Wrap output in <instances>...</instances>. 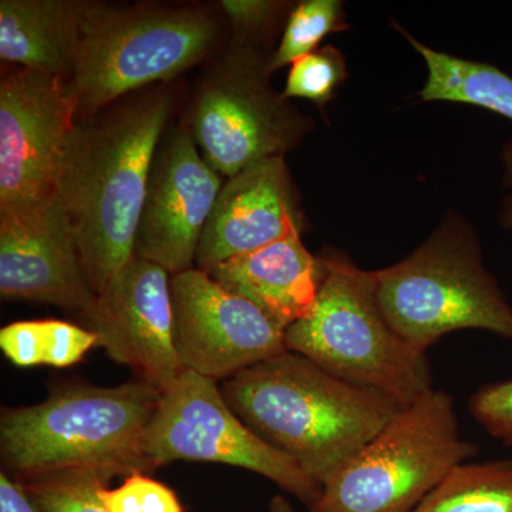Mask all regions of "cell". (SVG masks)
Masks as SVG:
<instances>
[{
    "mask_svg": "<svg viewBox=\"0 0 512 512\" xmlns=\"http://www.w3.org/2000/svg\"><path fill=\"white\" fill-rule=\"evenodd\" d=\"M174 101L167 84L147 87L77 119L69 138L56 202L96 295L136 256L148 174Z\"/></svg>",
    "mask_w": 512,
    "mask_h": 512,
    "instance_id": "1",
    "label": "cell"
},
{
    "mask_svg": "<svg viewBox=\"0 0 512 512\" xmlns=\"http://www.w3.org/2000/svg\"><path fill=\"white\" fill-rule=\"evenodd\" d=\"M221 392L249 429L320 485L403 409L289 350L225 380Z\"/></svg>",
    "mask_w": 512,
    "mask_h": 512,
    "instance_id": "2",
    "label": "cell"
},
{
    "mask_svg": "<svg viewBox=\"0 0 512 512\" xmlns=\"http://www.w3.org/2000/svg\"><path fill=\"white\" fill-rule=\"evenodd\" d=\"M163 392L138 380L113 387L73 384L35 406L3 409L0 451L16 480L66 471L109 478L153 470L148 426Z\"/></svg>",
    "mask_w": 512,
    "mask_h": 512,
    "instance_id": "3",
    "label": "cell"
},
{
    "mask_svg": "<svg viewBox=\"0 0 512 512\" xmlns=\"http://www.w3.org/2000/svg\"><path fill=\"white\" fill-rule=\"evenodd\" d=\"M220 39V20L204 6L87 2L69 80L77 119L153 84L173 82L207 60Z\"/></svg>",
    "mask_w": 512,
    "mask_h": 512,
    "instance_id": "4",
    "label": "cell"
},
{
    "mask_svg": "<svg viewBox=\"0 0 512 512\" xmlns=\"http://www.w3.org/2000/svg\"><path fill=\"white\" fill-rule=\"evenodd\" d=\"M323 265L311 311L285 330L286 349L403 407L433 389L426 353L410 346L383 315L373 272L340 256H325Z\"/></svg>",
    "mask_w": 512,
    "mask_h": 512,
    "instance_id": "5",
    "label": "cell"
},
{
    "mask_svg": "<svg viewBox=\"0 0 512 512\" xmlns=\"http://www.w3.org/2000/svg\"><path fill=\"white\" fill-rule=\"evenodd\" d=\"M372 272L387 322L420 352L463 329L512 340L510 303L485 269L476 234L463 222H444L402 262Z\"/></svg>",
    "mask_w": 512,
    "mask_h": 512,
    "instance_id": "6",
    "label": "cell"
},
{
    "mask_svg": "<svg viewBox=\"0 0 512 512\" xmlns=\"http://www.w3.org/2000/svg\"><path fill=\"white\" fill-rule=\"evenodd\" d=\"M478 447L464 440L454 400L431 389L403 407L322 485L311 512H413Z\"/></svg>",
    "mask_w": 512,
    "mask_h": 512,
    "instance_id": "7",
    "label": "cell"
},
{
    "mask_svg": "<svg viewBox=\"0 0 512 512\" xmlns=\"http://www.w3.org/2000/svg\"><path fill=\"white\" fill-rule=\"evenodd\" d=\"M271 56L262 47L229 42L202 74L181 121L225 180L265 158L285 156L311 127L272 87Z\"/></svg>",
    "mask_w": 512,
    "mask_h": 512,
    "instance_id": "8",
    "label": "cell"
},
{
    "mask_svg": "<svg viewBox=\"0 0 512 512\" xmlns=\"http://www.w3.org/2000/svg\"><path fill=\"white\" fill-rule=\"evenodd\" d=\"M146 454L153 470L183 460L244 468L268 478L308 508L322 494V485L232 412L218 382L191 370H184L163 392L148 426Z\"/></svg>",
    "mask_w": 512,
    "mask_h": 512,
    "instance_id": "9",
    "label": "cell"
},
{
    "mask_svg": "<svg viewBox=\"0 0 512 512\" xmlns=\"http://www.w3.org/2000/svg\"><path fill=\"white\" fill-rule=\"evenodd\" d=\"M77 113L69 80L3 64L0 217L33 214L55 204Z\"/></svg>",
    "mask_w": 512,
    "mask_h": 512,
    "instance_id": "10",
    "label": "cell"
},
{
    "mask_svg": "<svg viewBox=\"0 0 512 512\" xmlns=\"http://www.w3.org/2000/svg\"><path fill=\"white\" fill-rule=\"evenodd\" d=\"M174 348L184 370L220 383L286 352L285 330L194 268L171 276Z\"/></svg>",
    "mask_w": 512,
    "mask_h": 512,
    "instance_id": "11",
    "label": "cell"
},
{
    "mask_svg": "<svg viewBox=\"0 0 512 512\" xmlns=\"http://www.w3.org/2000/svg\"><path fill=\"white\" fill-rule=\"evenodd\" d=\"M222 177L205 161L183 123L158 144L138 221L136 256L171 276L195 268Z\"/></svg>",
    "mask_w": 512,
    "mask_h": 512,
    "instance_id": "12",
    "label": "cell"
},
{
    "mask_svg": "<svg viewBox=\"0 0 512 512\" xmlns=\"http://www.w3.org/2000/svg\"><path fill=\"white\" fill-rule=\"evenodd\" d=\"M96 296L84 323L100 348L161 392L170 389L184 372L174 348L171 275L134 256Z\"/></svg>",
    "mask_w": 512,
    "mask_h": 512,
    "instance_id": "13",
    "label": "cell"
},
{
    "mask_svg": "<svg viewBox=\"0 0 512 512\" xmlns=\"http://www.w3.org/2000/svg\"><path fill=\"white\" fill-rule=\"evenodd\" d=\"M0 293L57 306L84 322L92 315L97 296L57 202L33 214L0 217Z\"/></svg>",
    "mask_w": 512,
    "mask_h": 512,
    "instance_id": "14",
    "label": "cell"
},
{
    "mask_svg": "<svg viewBox=\"0 0 512 512\" xmlns=\"http://www.w3.org/2000/svg\"><path fill=\"white\" fill-rule=\"evenodd\" d=\"M303 215L285 157L249 165L222 185L198 245L195 268L248 254L302 229Z\"/></svg>",
    "mask_w": 512,
    "mask_h": 512,
    "instance_id": "15",
    "label": "cell"
},
{
    "mask_svg": "<svg viewBox=\"0 0 512 512\" xmlns=\"http://www.w3.org/2000/svg\"><path fill=\"white\" fill-rule=\"evenodd\" d=\"M295 229L272 244L235 256L207 274L227 291L254 303L281 329L305 318L322 285L325 265Z\"/></svg>",
    "mask_w": 512,
    "mask_h": 512,
    "instance_id": "16",
    "label": "cell"
},
{
    "mask_svg": "<svg viewBox=\"0 0 512 512\" xmlns=\"http://www.w3.org/2000/svg\"><path fill=\"white\" fill-rule=\"evenodd\" d=\"M86 3L82 0H2L3 64L70 80Z\"/></svg>",
    "mask_w": 512,
    "mask_h": 512,
    "instance_id": "17",
    "label": "cell"
},
{
    "mask_svg": "<svg viewBox=\"0 0 512 512\" xmlns=\"http://www.w3.org/2000/svg\"><path fill=\"white\" fill-rule=\"evenodd\" d=\"M404 36L423 57L429 70L427 82L420 92L421 99L473 104L512 121L510 74L493 64L473 62L436 52L417 42L409 33H404ZM501 161L504 164V185L507 195L501 208L500 222L504 228L512 231V143L505 144L501 151Z\"/></svg>",
    "mask_w": 512,
    "mask_h": 512,
    "instance_id": "18",
    "label": "cell"
},
{
    "mask_svg": "<svg viewBox=\"0 0 512 512\" xmlns=\"http://www.w3.org/2000/svg\"><path fill=\"white\" fill-rule=\"evenodd\" d=\"M96 346L100 340L93 330L66 320H23L0 330L3 355L19 367L73 366Z\"/></svg>",
    "mask_w": 512,
    "mask_h": 512,
    "instance_id": "19",
    "label": "cell"
},
{
    "mask_svg": "<svg viewBox=\"0 0 512 512\" xmlns=\"http://www.w3.org/2000/svg\"><path fill=\"white\" fill-rule=\"evenodd\" d=\"M413 512H512V460L460 464Z\"/></svg>",
    "mask_w": 512,
    "mask_h": 512,
    "instance_id": "20",
    "label": "cell"
},
{
    "mask_svg": "<svg viewBox=\"0 0 512 512\" xmlns=\"http://www.w3.org/2000/svg\"><path fill=\"white\" fill-rule=\"evenodd\" d=\"M342 2L305 0L289 12L278 49L269 59L271 73L315 52L326 36L348 29Z\"/></svg>",
    "mask_w": 512,
    "mask_h": 512,
    "instance_id": "21",
    "label": "cell"
},
{
    "mask_svg": "<svg viewBox=\"0 0 512 512\" xmlns=\"http://www.w3.org/2000/svg\"><path fill=\"white\" fill-rule=\"evenodd\" d=\"M110 480L96 471H66L20 483L42 512H110L106 504Z\"/></svg>",
    "mask_w": 512,
    "mask_h": 512,
    "instance_id": "22",
    "label": "cell"
},
{
    "mask_svg": "<svg viewBox=\"0 0 512 512\" xmlns=\"http://www.w3.org/2000/svg\"><path fill=\"white\" fill-rule=\"evenodd\" d=\"M348 76L345 59L336 47L323 46L292 63L286 77L285 99L312 101L323 109Z\"/></svg>",
    "mask_w": 512,
    "mask_h": 512,
    "instance_id": "23",
    "label": "cell"
},
{
    "mask_svg": "<svg viewBox=\"0 0 512 512\" xmlns=\"http://www.w3.org/2000/svg\"><path fill=\"white\" fill-rule=\"evenodd\" d=\"M106 504L110 512H183L174 491L144 473L131 474L113 490L107 488Z\"/></svg>",
    "mask_w": 512,
    "mask_h": 512,
    "instance_id": "24",
    "label": "cell"
},
{
    "mask_svg": "<svg viewBox=\"0 0 512 512\" xmlns=\"http://www.w3.org/2000/svg\"><path fill=\"white\" fill-rule=\"evenodd\" d=\"M285 5L271 0H222L220 8L231 26V42L264 49L266 36L275 28Z\"/></svg>",
    "mask_w": 512,
    "mask_h": 512,
    "instance_id": "25",
    "label": "cell"
},
{
    "mask_svg": "<svg viewBox=\"0 0 512 512\" xmlns=\"http://www.w3.org/2000/svg\"><path fill=\"white\" fill-rule=\"evenodd\" d=\"M468 409L491 437L512 447V379L481 386Z\"/></svg>",
    "mask_w": 512,
    "mask_h": 512,
    "instance_id": "26",
    "label": "cell"
},
{
    "mask_svg": "<svg viewBox=\"0 0 512 512\" xmlns=\"http://www.w3.org/2000/svg\"><path fill=\"white\" fill-rule=\"evenodd\" d=\"M0 512H42L29 497L25 485L2 471L0 474Z\"/></svg>",
    "mask_w": 512,
    "mask_h": 512,
    "instance_id": "27",
    "label": "cell"
},
{
    "mask_svg": "<svg viewBox=\"0 0 512 512\" xmlns=\"http://www.w3.org/2000/svg\"><path fill=\"white\" fill-rule=\"evenodd\" d=\"M268 512H295L292 505L282 495H275L269 503Z\"/></svg>",
    "mask_w": 512,
    "mask_h": 512,
    "instance_id": "28",
    "label": "cell"
}]
</instances>
